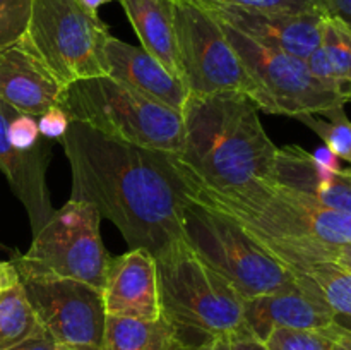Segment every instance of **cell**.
<instances>
[{"label":"cell","instance_id":"cell-6","mask_svg":"<svg viewBox=\"0 0 351 350\" xmlns=\"http://www.w3.org/2000/svg\"><path fill=\"white\" fill-rule=\"evenodd\" d=\"M110 36L98 14L77 0H31V19L19 41L67 88L81 79L108 75Z\"/></svg>","mask_w":351,"mask_h":350},{"label":"cell","instance_id":"cell-14","mask_svg":"<svg viewBox=\"0 0 351 350\" xmlns=\"http://www.w3.org/2000/svg\"><path fill=\"white\" fill-rule=\"evenodd\" d=\"M297 285L276 294L245 299L243 316L249 331L261 342L278 328L324 331L338 323L324 299L302 278Z\"/></svg>","mask_w":351,"mask_h":350},{"label":"cell","instance_id":"cell-9","mask_svg":"<svg viewBox=\"0 0 351 350\" xmlns=\"http://www.w3.org/2000/svg\"><path fill=\"white\" fill-rule=\"evenodd\" d=\"M219 26L252 81L250 100L259 112L297 119L304 113L322 115L346 103L345 89L314 78L304 58L259 45L228 24Z\"/></svg>","mask_w":351,"mask_h":350},{"label":"cell","instance_id":"cell-1","mask_svg":"<svg viewBox=\"0 0 351 350\" xmlns=\"http://www.w3.org/2000/svg\"><path fill=\"white\" fill-rule=\"evenodd\" d=\"M60 143L72 172L71 199L95 206L130 249L158 257L185 240L194 185L173 153L112 139L82 122H71Z\"/></svg>","mask_w":351,"mask_h":350},{"label":"cell","instance_id":"cell-33","mask_svg":"<svg viewBox=\"0 0 351 350\" xmlns=\"http://www.w3.org/2000/svg\"><path fill=\"white\" fill-rule=\"evenodd\" d=\"M19 283V273L12 261H0V294Z\"/></svg>","mask_w":351,"mask_h":350},{"label":"cell","instance_id":"cell-16","mask_svg":"<svg viewBox=\"0 0 351 350\" xmlns=\"http://www.w3.org/2000/svg\"><path fill=\"white\" fill-rule=\"evenodd\" d=\"M336 211L351 213V168L331 170L297 144L278 148L269 180Z\"/></svg>","mask_w":351,"mask_h":350},{"label":"cell","instance_id":"cell-36","mask_svg":"<svg viewBox=\"0 0 351 350\" xmlns=\"http://www.w3.org/2000/svg\"><path fill=\"white\" fill-rule=\"evenodd\" d=\"M178 350H230V340L218 338V340H211V342L202 343V345L191 347V349H178Z\"/></svg>","mask_w":351,"mask_h":350},{"label":"cell","instance_id":"cell-2","mask_svg":"<svg viewBox=\"0 0 351 350\" xmlns=\"http://www.w3.org/2000/svg\"><path fill=\"white\" fill-rule=\"evenodd\" d=\"M182 124L184 139L173 158L195 189L223 192L269 180L278 146L247 95L189 96Z\"/></svg>","mask_w":351,"mask_h":350},{"label":"cell","instance_id":"cell-18","mask_svg":"<svg viewBox=\"0 0 351 350\" xmlns=\"http://www.w3.org/2000/svg\"><path fill=\"white\" fill-rule=\"evenodd\" d=\"M105 55L110 78L182 115L189 98L187 89L153 55L115 36L106 41Z\"/></svg>","mask_w":351,"mask_h":350},{"label":"cell","instance_id":"cell-17","mask_svg":"<svg viewBox=\"0 0 351 350\" xmlns=\"http://www.w3.org/2000/svg\"><path fill=\"white\" fill-rule=\"evenodd\" d=\"M62 86L21 41L0 48V102L19 113L40 117L58 106Z\"/></svg>","mask_w":351,"mask_h":350},{"label":"cell","instance_id":"cell-5","mask_svg":"<svg viewBox=\"0 0 351 350\" xmlns=\"http://www.w3.org/2000/svg\"><path fill=\"white\" fill-rule=\"evenodd\" d=\"M72 122L112 137L177 154L184 139L180 113L146 98L110 75L75 81L62 89L60 103Z\"/></svg>","mask_w":351,"mask_h":350},{"label":"cell","instance_id":"cell-34","mask_svg":"<svg viewBox=\"0 0 351 350\" xmlns=\"http://www.w3.org/2000/svg\"><path fill=\"white\" fill-rule=\"evenodd\" d=\"M230 350H269L267 345L252 335H242L230 340Z\"/></svg>","mask_w":351,"mask_h":350},{"label":"cell","instance_id":"cell-28","mask_svg":"<svg viewBox=\"0 0 351 350\" xmlns=\"http://www.w3.org/2000/svg\"><path fill=\"white\" fill-rule=\"evenodd\" d=\"M7 139L16 150H33L41 141L38 117L19 113L10 108L9 122H7Z\"/></svg>","mask_w":351,"mask_h":350},{"label":"cell","instance_id":"cell-11","mask_svg":"<svg viewBox=\"0 0 351 350\" xmlns=\"http://www.w3.org/2000/svg\"><path fill=\"white\" fill-rule=\"evenodd\" d=\"M19 281L40 326L58 345L101 347L106 318L101 292L51 275L19 273Z\"/></svg>","mask_w":351,"mask_h":350},{"label":"cell","instance_id":"cell-12","mask_svg":"<svg viewBox=\"0 0 351 350\" xmlns=\"http://www.w3.org/2000/svg\"><path fill=\"white\" fill-rule=\"evenodd\" d=\"M195 2V0H194ZM216 21L235 27L264 47L307 58L322 40V24L328 14L281 12V10L247 9L226 3L197 2Z\"/></svg>","mask_w":351,"mask_h":350},{"label":"cell","instance_id":"cell-22","mask_svg":"<svg viewBox=\"0 0 351 350\" xmlns=\"http://www.w3.org/2000/svg\"><path fill=\"white\" fill-rule=\"evenodd\" d=\"M40 328L21 281L0 294V350L23 342Z\"/></svg>","mask_w":351,"mask_h":350},{"label":"cell","instance_id":"cell-39","mask_svg":"<svg viewBox=\"0 0 351 350\" xmlns=\"http://www.w3.org/2000/svg\"><path fill=\"white\" fill-rule=\"evenodd\" d=\"M346 103H351V88L346 91Z\"/></svg>","mask_w":351,"mask_h":350},{"label":"cell","instance_id":"cell-8","mask_svg":"<svg viewBox=\"0 0 351 350\" xmlns=\"http://www.w3.org/2000/svg\"><path fill=\"white\" fill-rule=\"evenodd\" d=\"M101 215L89 202L71 199L33 235L26 253H14L17 273L51 275L82 281L101 292L110 254L99 233Z\"/></svg>","mask_w":351,"mask_h":350},{"label":"cell","instance_id":"cell-29","mask_svg":"<svg viewBox=\"0 0 351 350\" xmlns=\"http://www.w3.org/2000/svg\"><path fill=\"white\" fill-rule=\"evenodd\" d=\"M71 122L72 120L69 119L62 106H51L50 110L38 117V129L45 139L60 141L71 127Z\"/></svg>","mask_w":351,"mask_h":350},{"label":"cell","instance_id":"cell-26","mask_svg":"<svg viewBox=\"0 0 351 350\" xmlns=\"http://www.w3.org/2000/svg\"><path fill=\"white\" fill-rule=\"evenodd\" d=\"M31 19V0H0V48L24 36Z\"/></svg>","mask_w":351,"mask_h":350},{"label":"cell","instance_id":"cell-3","mask_svg":"<svg viewBox=\"0 0 351 350\" xmlns=\"http://www.w3.org/2000/svg\"><path fill=\"white\" fill-rule=\"evenodd\" d=\"M156 270L161 318L173 328L180 349L252 335L243 316L245 299L185 240L156 257Z\"/></svg>","mask_w":351,"mask_h":350},{"label":"cell","instance_id":"cell-13","mask_svg":"<svg viewBox=\"0 0 351 350\" xmlns=\"http://www.w3.org/2000/svg\"><path fill=\"white\" fill-rule=\"evenodd\" d=\"M101 297L108 316L144 321L160 319L156 257L146 249H129L110 257Z\"/></svg>","mask_w":351,"mask_h":350},{"label":"cell","instance_id":"cell-7","mask_svg":"<svg viewBox=\"0 0 351 350\" xmlns=\"http://www.w3.org/2000/svg\"><path fill=\"white\" fill-rule=\"evenodd\" d=\"M184 239L206 264L243 299L295 287V275L261 247L239 223L192 201L184 215Z\"/></svg>","mask_w":351,"mask_h":350},{"label":"cell","instance_id":"cell-37","mask_svg":"<svg viewBox=\"0 0 351 350\" xmlns=\"http://www.w3.org/2000/svg\"><path fill=\"white\" fill-rule=\"evenodd\" d=\"M77 2L81 3V5L84 7V9H88V10H91V12L98 14L99 7L105 5V3L113 2V0H77Z\"/></svg>","mask_w":351,"mask_h":350},{"label":"cell","instance_id":"cell-25","mask_svg":"<svg viewBox=\"0 0 351 350\" xmlns=\"http://www.w3.org/2000/svg\"><path fill=\"white\" fill-rule=\"evenodd\" d=\"M269 350H332L328 329L278 328L264 342Z\"/></svg>","mask_w":351,"mask_h":350},{"label":"cell","instance_id":"cell-31","mask_svg":"<svg viewBox=\"0 0 351 350\" xmlns=\"http://www.w3.org/2000/svg\"><path fill=\"white\" fill-rule=\"evenodd\" d=\"M328 16L336 17L351 30V0H324Z\"/></svg>","mask_w":351,"mask_h":350},{"label":"cell","instance_id":"cell-32","mask_svg":"<svg viewBox=\"0 0 351 350\" xmlns=\"http://www.w3.org/2000/svg\"><path fill=\"white\" fill-rule=\"evenodd\" d=\"M332 340V350H351V329L345 328L339 323L328 329Z\"/></svg>","mask_w":351,"mask_h":350},{"label":"cell","instance_id":"cell-19","mask_svg":"<svg viewBox=\"0 0 351 350\" xmlns=\"http://www.w3.org/2000/svg\"><path fill=\"white\" fill-rule=\"evenodd\" d=\"M132 24L141 48L153 55L171 75L180 79L173 0H119Z\"/></svg>","mask_w":351,"mask_h":350},{"label":"cell","instance_id":"cell-21","mask_svg":"<svg viewBox=\"0 0 351 350\" xmlns=\"http://www.w3.org/2000/svg\"><path fill=\"white\" fill-rule=\"evenodd\" d=\"M311 285L336 314L341 326L351 329V273L329 263L305 264L290 270Z\"/></svg>","mask_w":351,"mask_h":350},{"label":"cell","instance_id":"cell-24","mask_svg":"<svg viewBox=\"0 0 351 350\" xmlns=\"http://www.w3.org/2000/svg\"><path fill=\"white\" fill-rule=\"evenodd\" d=\"M321 47L336 81L348 91L351 88V30L336 17L326 16Z\"/></svg>","mask_w":351,"mask_h":350},{"label":"cell","instance_id":"cell-35","mask_svg":"<svg viewBox=\"0 0 351 350\" xmlns=\"http://www.w3.org/2000/svg\"><path fill=\"white\" fill-rule=\"evenodd\" d=\"M312 154H314L315 160H317L321 165H324V167L331 168V170H341V165H339V158L336 156V154L332 153V151L329 150V148L322 146V148H319V150L315 151V153H312Z\"/></svg>","mask_w":351,"mask_h":350},{"label":"cell","instance_id":"cell-10","mask_svg":"<svg viewBox=\"0 0 351 350\" xmlns=\"http://www.w3.org/2000/svg\"><path fill=\"white\" fill-rule=\"evenodd\" d=\"M180 81L189 96L242 93L252 81L218 21L194 0H173Z\"/></svg>","mask_w":351,"mask_h":350},{"label":"cell","instance_id":"cell-20","mask_svg":"<svg viewBox=\"0 0 351 350\" xmlns=\"http://www.w3.org/2000/svg\"><path fill=\"white\" fill-rule=\"evenodd\" d=\"M177 336L167 319L156 321L144 319L105 318V329L99 350H178Z\"/></svg>","mask_w":351,"mask_h":350},{"label":"cell","instance_id":"cell-23","mask_svg":"<svg viewBox=\"0 0 351 350\" xmlns=\"http://www.w3.org/2000/svg\"><path fill=\"white\" fill-rule=\"evenodd\" d=\"M322 115L328 120L319 119L312 113L298 115L297 120L314 130L324 141V146L329 148L339 160L348 161L351 165V120L346 115L345 105L336 106Z\"/></svg>","mask_w":351,"mask_h":350},{"label":"cell","instance_id":"cell-4","mask_svg":"<svg viewBox=\"0 0 351 350\" xmlns=\"http://www.w3.org/2000/svg\"><path fill=\"white\" fill-rule=\"evenodd\" d=\"M191 198L239 223L257 242H351V213L336 211L273 182L259 180L223 192L194 187Z\"/></svg>","mask_w":351,"mask_h":350},{"label":"cell","instance_id":"cell-38","mask_svg":"<svg viewBox=\"0 0 351 350\" xmlns=\"http://www.w3.org/2000/svg\"><path fill=\"white\" fill-rule=\"evenodd\" d=\"M58 350H99L98 347L91 345H58Z\"/></svg>","mask_w":351,"mask_h":350},{"label":"cell","instance_id":"cell-15","mask_svg":"<svg viewBox=\"0 0 351 350\" xmlns=\"http://www.w3.org/2000/svg\"><path fill=\"white\" fill-rule=\"evenodd\" d=\"M9 113L10 106L0 102V172L26 209L34 235L55 211L47 185V170L53 153L47 141H40L33 150H16L7 139Z\"/></svg>","mask_w":351,"mask_h":350},{"label":"cell","instance_id":"cell-30","mask_svg":"<svg viewBox=\"0 0 351 350\" xmlns=\"http://www.w3.org/2000/svg\"><path fill=\"white\" fill-rule=\"evenodd\" d=\"M3 350H58V343L43 328H40L36 333L27 336L26 340Z\"/></svg>","mask_w":351,"mask_h":350},{"label":"cell","instance_id":"cell-27","mask_svg":"<svg viewBox=\"0 0 351 350\" xmlns=\"http://www.w3.org/2000/svg\"><path fill=\"white\" fill-rule=\"evenodd\" d=\"M195 2L226 3L247 9L281 10V12H321L328 14L324 0H195Z\"/></svg>","mask_w":351,"mask_h":350}]
</instances>
